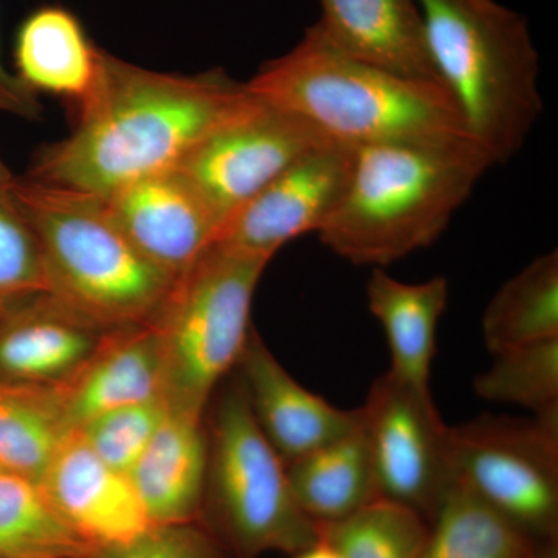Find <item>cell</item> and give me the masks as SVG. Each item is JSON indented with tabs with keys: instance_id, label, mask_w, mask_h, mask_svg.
<instances>
[{
	"instance_id": "cell-1",
	"label": "cell",
	"mask_w": 558,
	"mask_h": 558,
	"mask_svg": "<svg viewBox=\"0 0 558 558\" xmlns=\"http://www.w3.org/2000/svg\"><path fill=\"white\" fill-rule=\"evenodd\" d=\"M255 100L222 70L171 75L102 50L75 130L40 150L31 178L106 199L131 183L175 170Z\"/></svg>"
},
{
	"instance_id": "cell-2",
	"label": "cell",
	"mask_w": 558,
	"mask_h": 558,
	"mask_svg": "<svg viewBox=\"0 0 558 558\" xmlns=\"http://www.w3.org/2000/svg\"><path fill=\"white\" fill-rule=\"evenodd\" d=\"M490 167L468 135L355 148L347 196L319 240L349 263L389 266L438 240Z\"/></svg>"
},
{
	"instance_id": "cell-3",
	"label": "cell",
	"mask_w": 558,
	"mask_h": 558,
	"mask_svg": "<svg viewBox=\"0 0 558 558\" xmlns=\"http://www.w3.org/2000/svg\"><path fill=\"white\" fill-rule=\"evenodd\" d=\"M247 89L296 113L341 145L468 135L449 92L438 83L403 78L333 49L314 27L295 49L267 62Z\"/></svg>"
},
{
	"instance_id": "cell-4",
	"label": "cell",
	"mask_w": 558,
	"mask_h": 558,
	"mask_svg": "<svg viewBox=\"0 0 558 558\" xmlns=\"http://www.w3.org/2000/svg\"><path fill=\"white\" fill-rule=\"evenodd\" d=\"M429 60L492 163L512 159L543 112L527 22L495 0H416Z\"/></svg>"
},
{
	"instance_id": "cell-5",
	"label": "cell",
	"mask_w": 558,
	"mask_h": 558,
	"mask_svg": "<svg viewBox=\"0 0 558 558\" xmlns=\"http://www.w3.org/2000/svg\"><path fill=\"white\" fill-rule=\"evenodd\" d=\"M13 191L38 234L49 295L105 330L148 325L175 278L132 244L105 199L31 175Z\"/></svg>"
},
{
	"instance_id": "cell-6",
	"label": "cell",
	"mask_w": 558,
	"mask_h": 558,
	"mask_svg": "<svg viewBox=\"0 0 558 558\" xmlns=\"http://www.w3.org/2000/svg\"><path fill=\"white\" fill-rule=\"evenodd\" d=\"M270 259L215 244L175 278L149 322L171 410L204 417L216 387L240 362L253 329V296Z\"/></svg>"
},
{
	"instance_id": "cell-7",
	"label": "cell",
	"mask_w": 558,
	"mask_h": 558,
	"mask_svg": "<svg viewBox=\"0 0 558 558\" xmlns=\"http://www.w3.org/2000/svg\"><path fill=\"white\" fill-rule=\"evenodd\" d=\"M208 472L199 523L231 558L295 556L318 539L286 462L260 432L240 384L220 392L209 417Z\"/></svg>"
},
{
	"instance_id": "cell-8",
	"label": "cell",
	"mask_w": 558,
	"mask_h": 558,
	"mask_svg": "<svg viewBox=\"0 0 558 558\" xmlns=\"http://www.w3.org/2000/svg\"><path fill=\"white\" fill-rule=\"evenodd\" d=\"M451 476L537 542L558 537V410L449 427Z\"/></svg>"
},
{
	"instance_id": "cell-9",
	"label": "cell",
	"mask_w": 558,
	"mask_h": 558,
	"mask_svg": "<svg viewBox=\"0 0 558 558\" xmlns=\"http://www.w3.org/2000/svg\"><path fill=\"white\" fill-rule=\"evenodd\" d=\"M360 416L379 497L409 506L429 523L453 483L449 425L432 392L387 373L374 381Z\"/></svg>"
},
{
	"instance_id": "cell-10",
	"label": "cell",
	"mask_w": 558,
	"mask_h": 558,
	"mask_svg": "<svg viewBox=\"0 0 558 558\" xmlns=\"http://www.w3.org/2000/svg\"><path fill=\"white\" fill-rule=\"evenodd\" d=\"M332 142L303 117L255 97L240 116L205 138L179 170L226 222L290 165Z\"/></svg>"
},
{
	"instance_id": "cell-11",
	"label": "cell",
	"mask_w": 558,
	"mask_h": 558,
	"mask_svg": "<svg viewBox=\"0 0 558 558\" xmlns=\"http://www.w3.org/2000/svg\"><path fill=\"white\" fill-rule=\"evenodd\" d=\"M354 163L352 146L311 150L230 215L215 244L274 258L288 242L318 233L347 196Z\"/></svg>"
},
{
	"instance_id": "cell-12",
	"label": "cell",
	"mask_w": 558,
	"mask_h": 558,
	"mask_svg": "<svg viewBox=\"0 0 558 558\" xmlns=\"http://www.w3.org/2000/svg\"><path fill=\"white\" fill-rule=\"evenodd\" d=\"M105 202L132 244L174 278L215 245L223 222L179 168L137 180Z\"/></svg>"
},
{
	"instance_id": "cell-13",
	"label": "cell",
	"mask_w": 558,
	"mask_h": 558,
	"mask_svg": "<svg viewBox=\"0 0 558 558\" xmlns=\"http://www.w3.org/2000/svg\"><path fill=\"white\" fill-rule=\"evenodd\" d=\"M36 484L92 553L130 543L153 526L126 473L98 458L76 429L62 440Z\"/></svg>"
},
{
	"instance_id": "cell-14",
	"label": "cell",
	"mask_w": 558,
	"mask_h": 558,
	"mask_svg": "<svg viewBox=\"0 0 558 558\" xmlns=\"http://www.w3.org/2000/svg\"><path fill=\"white\" fill-rule=\"evenodd\" d=\"M238 368L256 424L282 461L311 453L360 425V409L341 410L304 388L252 329Z\"/></svg>"
},
{
	"instance_id": "cell-15",
	"label": "cell",
	"mask_w": 558,
	"mask_h": 558,
	"mask_svg": "<svg viewBox=\"0 0 558 558\" xmlns=\"http://www.w3.org/2000/svg\"><path fill=\"white\" fill-rule=\"evenodd\" d=\"M50 385L72 429L110 410L163 398L156 330L149 323L106 330L83 365Z\"/></svg>"
},
{
	"instance_id": "cell-16",
	"label": "cell",
	"mask_w": 558,
	"mask_h": 558,
	"mask_svg": "<svg viewBox=\"0 0 558 558\" xmlns=\"http://www.w3.org/2000/svg\"><path fill=\"white\" fill-rule=\"evenodd\" d=\"M105 332L49 293L13 301L0 315V380L60 381L89 359Z\"/></svg>"
},
{
	"instance_id": "cell-17",
	"label": "cell",
	"mask_w": 558,
	"mask_h": 558,
	"mask_svg": "<svg viewBox=\"0 0 558 558\" xmlns=\"http://www.w3.org/2000/svg\"><path fill=\"white\" fill-rule=\"evenodd\" d=\"M319 2L322 17L312 27L333 49L392 75L440 84L416 0Z\"/></svg>"
},
{
	"instance_id": "cell-18",
	"label": "cell",
	"mask_w": 558,
	"mask_h": 558,
	"mask_svg": "<svg viewBox=\"0 0 558 558\" xmlns=\"http://www.w3.org/2000/svg\"><path fill=\"white\" fill-rule=\"evenodd\" d=\"M204 417L168 410L126 473L153 526L199 523L208 472Z\"/></svg>"
},
{
	"instance_id": "cell-19",
	"label": "cell",
	"mask_w": 558,
	"mask_h": 558,
	"mask_svg": "<svg viewBox=\"0 0 558 558\" xmlns=\"http://www.w3.org/2000/svg\"><path fill=\"white\" fill-rule=\"evenodd\" d=\"M371 314L387 336L391 366L388 373L411 387L429 391L436 333L449 300V282L435 277L424 282H402L381 269L366 284Z\"/></svg>"
},
{
	"instance_id": "cell-20",
	"label": "cell",
	"mask_w": 558,
	"mask_h": 558,
	"mask_svg": "<svg viewBox=\"0 0 558 558\" xmlns=\"http://www.w3.org/2000/svg\"><path fill=\"white\" fill-rule=\"evenodd\" d=\"M101 54L72 11L40 7L17 32L16 75L36 94L60 95L80 105L97 81Z\"/></svg>"
},
{
	"instance_id": "cell-21",
	"label": "cell",
	"mask_w": 558,
	"mask_h": 558,
	"mask_svg": "<svg viewBox=\"0 0 558 558\" xmlns=\"http://www.w3.org/2000/svg\"><path fill=\"white\" fill-rule=\"evenodd\" d=\"M293 495L314 523L347 519L379 498L368 440L360 425L286 464Z\"/></svg>"
},
{
	"instance_id": "cell-22",
	"label": "cell",
	"mask_w": 558,
	"mask_h": 558,
	"mask_svg": "<svg viewBox=\"0 0 558 558\" xmlns=\"http://www.w3.org/2000/svg\"><path fill=\"white\" fill-rule=\"evenodd\" d=\"M538 543L453 480L429 521L421 558H534Z\"/></svg>"
},
{
	"instance_id": "cell-23",
	"label": "cell",
	"mask_w": 558,
	"mask_h": 558,
	"mask_svg": "<svg viewBox=\"0 0 558 558\" xmlns=\"http://www.w3.org/2000/svg\"><path fill=\"white\" fill-rule=\"evenodd\" d=\"M70 432L50 384L0 380V470L38 483Z\"/></svg>"
},
{
	"instance_id": "cell-24",
	"label": "cell",
	"mask_w": 558,
	"mask_h": 558,
	"mask_svg": "<svg viewBox=\"0 0 558 558\" xmlns=\"http://www.w3.org/2000/svg\"><path fill=\"white\" fill-rule=\"evenodd\" d=\"M483 333L492 354L558 339V252L532 260L488 304Z\"/></svg>"
},
{
	"instance_id": "cell-25",
	"label": "cell",
	"mask_w": 558,
	"mask_h": 558,
	"mask_svg": "<svg viewBox=\"0 0 558 558\" xmlns=\"http://www.w3.org/2000/svg\"><path fill=\"white\" fill-rule=\"evenodd\" d=\"M38 484L0 470V558H87Z\"/></svg>"
},
{
	"instance_id": "cell-26",
	"label": "cell",
	"mask_w": 558,
	"mask_h": 558,
	"mask_svg": "<svg viewBox=\"0 0 558 558\" xmlns=\"http://www.w3.org/2000/svg\"><path fill=\"white\" fill-rule=\"evenodd\" d=\"M315 527L341 558H421L429 523L409 506L379 497L347 519Z\"/></svg>"
},
{
	"instance_id": "cell-27",
	"label": "cell",
	"mask_w": 558,
	"mask_h": 558,
	"mask_svg": "<svg viewBox=\"0 0 558 558\" xmlns=\"http://www.w3.org/2000/svg\"><path fill=\"white\" fill-rule=\"evenodd\" d=\"M495 355L494 365L475 380L481 399L523 407L535 414L558 410V339Z\"/></svg>"
},
{
	"instance_id": "cell-28",
	"label": "cell",
	"mask_w": 558,
	"mask_h": 558,
	"mask_svg": "<svg viewBox=\"0 0 558 558\" xmlns=\"http://www.w3.org/2000/svg\"><path fill=\"white\" fill-rule=\"evenodd\" d=\"M0 161V303L47 293L46 266L38 234Z\"/></svg>"
},
{
	"instance_id": "cell-29",
	"label": "cell",
	"mask_w": 558,
	"mask_h": 558,
	"mask_svg": "<svg viewBox=\"0 0 558 558\" xmlns=\"http://www.w3.org/2000/svg\"><path fill=\"white\" fill-rule=\"evenodd\" d=\"M168 410L163 398L132 403L90 418L76 432L106 464L128 473L156 435Z\"/></svg>"
},
{
	"instance_id": "cell-30",
	"label": "cell",
	"mask_w": 558,
	"mask_h": 558,
	"mask_svg": "<svg viewBox=\"0 0 558 558\" xmlns=\"http://www.w3.org/2000/svg\"><path fill=\"white\" fill-rule=\"evenodd\" d=\"M87 558H231L201 523L150 526L124 545L94 550Z\"/></svg>"
},
{
	"instance_id": "cell-31",
	"label": "cell",
	"mask_w": 558,
	"mask_h": 558,
	"mask_svg": "<svg viewBox=\"0 0 558 558\" xmlns=\"http://www.w3.org/2000/svg\"><path fill=\"white\" fill-rule=\"evenodd\" d=\"M0 112L27 120H38L43 113L38 94L25 86L20 76L13 75L5 69L2 57H0Z\"/></svg>"
},
{
	"instance_id": "cell-32",
	"label": "cell",
	"mask_w": 558,
	"mask_h": 558,
	"mask_svg": "<svg viewBox=\"0 0 558 558\" xmlns=\"http://www.w3.org/2000/svg\"><path fill=\"white\" fill-rule=\"evenodd\" d=\"M293 558H341L336 549L330 548L328 543L317 539L310 548L300 550Z\"/></svg>"
},
{
	"instance_id": "cell-33",
	"label": "cell",
	"mask_w": 558,
	"mask_h": 558,
	"mask_svg": "<svg viewBox=\"0 0 558 558\" xmlns=\"http://www.w3.org/2000/svg\"><path fill=\"white\" fill-rule=\"evenodd\" d=\"M534 558H558L557 539H548V542H539L538 548L535 550Z\"/></svg>"
},
{
	"instance_id": "cell-34",
	"label": "cell",
	"mask_w": 558,
	"mask_h": 558,
	"mask_svg": "<svg viewBox=\"0 0 558 558\" xmlns=\"http://www.w3.org/2000/svg\"><path fill=\"white\" fill-rule=\"evenodd\" d=\"M9 304L11 303H0V315H2L3 311H5L7 307H9Z\"/></svg>"
}]
</instances>
